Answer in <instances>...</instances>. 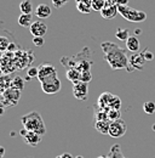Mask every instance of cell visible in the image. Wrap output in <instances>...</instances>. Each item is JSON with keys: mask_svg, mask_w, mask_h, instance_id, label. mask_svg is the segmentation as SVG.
<instances>
[{"mask_svg": "<svg viewBox=\"0 0 155 158\" xmlns=\"http://www.w3.org/2000/svg\"><path fill=\"white\" fill-rule=\"evenodd\" d=\"M102 51L104 60L110 66L112 69L120 71V69H126L127 72H133L135 69L130 64V59L126 54V50L120 48L112 41H103L101 44Z\"/></svg>", "mask_w": 155, "mask_h": 158, "instance_id": "6da1fadb", "label": "cell"}, {"mask_svg": "<svg viewBox=\"0 0 155 158\" xmlns=\"http://www.w3.org/2000/svg\"><path fill=\"white\" fill-rule=\"evenodd\" d=\"M61 63L67 68H77L80 73L91 72L92 60H91V50L89 48H85L81 52L73 57H62Z\"/></svg>", "mask_w": 155, "mask_h": 158, "instance_id": "7a4b0ae2", "label": "cell"}, {"mask_svg": "<svg viewBox=\"0 0 155 158\" xmlns=\"http://www.w3.org/2000/svg\"><path fill=\"white\" fill-rule=\"evenodd\" d=\"M21 122L23 124V128L29 131H34L41 136L46 133V127L42 120V117L37 111H32V112L24 114L21 118Z\"/></svg>", "mask_w": 155, "mask_h": 158, "instance_id": "3957f363", "label": "cell"}, {"mask_svg": "<svg viewBox=\"0 0 155 158\" xmlns=\"http://www.w3.org/2000/svg\"><path fill=\"white\" fill-rule=\"evenodd\" d=\"M119 14L125 19L132 23H141L147 20V14L144 11H139L130 7L129 5H117Z\"/></svg>", "mask_w": 155, "mask_h": 158, "instance_id": "277c9868", "label": "cell"}, {"mask_svg": "<svg viewBox=\"0 0 155 158\" xmlns=\"http://www.w3.org/2000/svg\"><path fill=\"white\" fill-rule=\"evenodd\" d=\"M97 106L104 110H120L121 100L110 93H103L97 101Z\"/></svg>", "mask_w": 155, "mask_h": 158, "instance_id": "5b68a950", "label": "cell"}, {"mask_svg": "<svg viewBox=\"0 0 155 158\" xmlns=\"http://www.w3.org/2000/svg\"><path fill=\"white\" fill-rule=\"evenodd\" d=\"M38 71H39L38 79L40 83L46 81V80H49V79H52V78L58 77L57 71H56L55 66L51 64V63H42L41 66H39L38 67Z\"/></svg>", "mask_w": 155, "mask_h": 158, "instance_id": "8992f818", "label": "cell"}, {"mask_svg": "<svg viewBox=\"0 0 155 158\" xmlns=\"http://www.w3.org/2000/svg\"><path fill=\"white\" fill-rule=\"evenodd\" d=\"M127 131V125L122 119H117L110 122V127H109V135L114 139H119L124 136Z\"/></svg>", "mask_w": 155, "mask_h": 158, "instance_id": "52a82bcc", "label": "cell"}, {"mask_svg": "<svg viewBox=\"0 0 155 158\" xmlns=\"http://www.w3.org/2000/svg\"><path fill=\"white\" fill-rule=\"evenodd\" d=\"M41 84V90L45 93V94H49V95H54V94H57L61 90V80L58 77L52 79H49L46 81H42L40 83Z\"/></svg>", "mask_w": 155, "mask_h": 158, "instance_id": "ba28073f", "label": "cell"}, {"mask_svg": "<svg viewBox=\"0 0 155 158\" xmlns=\"http://www.w3.org/2000/svg\"><path fill=\"white\" fill-rule=\"evenodd\" d=\"M19 134L23 138L24 142L27 145L32 146V147H37L39 143L41 142V135H39V134L34 133V131H29V130H27V129L23 128Z\"/></svg>", "mask_w": 155, "mask_h": 158, "instance_id": "9c48e42d", "label": "cell"}, {"mask_svg": "<svg viewBox=\"0 0 155 158\" xmlns=\"http://www.w3.org/2000/svg\"><path fill=\"white\" fill-rule=\"evenodd\" d=\"M73 95L77 100L80 101H85L89 96V86L87 83L84 81H78L75 84H73Z\"/></svg>", "mask_w": 155, "mask_h": 158, "instance_id": "30bf717a", "label": "cell"}, {"mask_svg": "<svg viewBox=\"0 0 155 158\" xmlns=\"http://www.w3.org/2000/svg\"><path fill=\"white\" fill-rule=\"evenodd\" d=\"M2 96L5 100L6 106H16L21 99V91L14 88H9L2 93Z\"/></svg>", "mask_w": 155, "mask_h": 158, "instance_id": "8fae6325", "label": "cell"}, {"mask_svg": "<svg viewBox=\"0 0 155 158\" xmlns=\"http://www.w3.org/2000/svg\"><path fill=\"white\" fill-rule=\"evenodd\" d=\"M145 63H147V60L144 57V54L143 52H135L130 57V64H131V67L133 69L142 71L144 68Z\"/></svg>", "mask_w": 155, "mask_h": 158, "instance_id": "7c38bea8", "label": "cell"}, {"mask_svg": "<svg viewBox=\"0 0 155 158\" xmlns=\"http://www.w3.org/2000/svg\"><path fill=\"white\" fill-rule=\"evenodd\" d=\"M29 31L33 37H44L47 33V26L41 21H34L29 27Z\"/></svg>", "mask_w": 155, "mask_h": 158, "instance_id": "4fadbf2b", "label": "cell"}, {"mask_svg": "<svg viewBox=\"0 0 155 158\" xmlns=\"http://www.w3.org/2000/svg\"><path fill=\"white\" fill-rule=\"evenodd\" d=\"M119 14L117 11V5H110V4H105V6L103 7V10L101 11V16L104 20H113L116 15Z\"/></svg>", "mask_w": 155, "mask_h": 158, "instance_id": "5bb4252c", "label": "cell"}, {"mask_svg": "<svg viewBox=\"0 0 155 158\" xmlns=\"http://www.w3.org/2000/svg\"><path fill=\"white\" fill-rule=\"evenodd\" d=\"M34 14H35L37 17L44 20V19H49V17L51 16L52 11H51V7H50L49 5H46V4H40V5L37 6Z\"/></svg>", "mask_w": 155, "mask_h": 158, "instance_id": "9a60e30c", "label": "cell"}, {"mask_svg": "<svg viewBox=\"0 0 155 158\" xmlns=\"http://www.w3.org/2000/svg\"><path fill=\"white\" fill-rule=\"evenodd\" d=\"M126 43V48L129 51H131L132 54L139 52V48H141V43L136 35H130V38L125 41Z\"/></svg>", "mask_w": 155, "mask_h": 158, "instance_id": "2e32d148", "label": "cell"}, {"mask_svg": "<svg viewBox=\"0 0 155 158\" xmlns=\"http://www.w3.org/2000/svg\"><path fill=\"white\" fill-rule=\"evenodd\" d=\"M66 77H67L68 80H70L73 84H75L78 81H80L81 73L78 71L77 68H67L66 69Z\"/></svg>", "mask_w": 155, "mask_h": 158, "instance_id": "e0dca14e", "label": "cell"}, {"mask_svg": "<svg viewBox=\"0 0 155 158\" xmlns=\"http://www.w3.org/2000/svg\"><path fill=\"white\" fill-rule=\"evenodd\" d=\"M109 127L110 122L109 120H97L95 123V129L101 134H109Z\"/></svg>", "mask_w": 155, "mask_h": 158, "instance_id": "ac0fdd59", "label": "cell"}, {"mask_svg": "<svg viewBox=\"0 0 155 158\" xmlns=\"http://www.w3.org/2000/svg\"><path fill=\"white\" fill-rule=\"evenodd\" d=\"M33 16L32 14H21L18 17V24L22 27H30L33 23Z\"/></svg>", "mask_w": 155, "mask_h": 158, "instance_id": "d6986e66", "label": "cell"}, {"mask_svg": "<svg viewBox=\"0 0 155 158\" xmlns=\"http://www.w3.org/2000/svg\"><path fill=\"white\" fill-rule=\"evenodd\" d=\"M19 10L22 14H32L33 12V5L30 0H22L19 2Z\"/></svg>", "mask_w": 155, "mask_h": 158, "instance_id": "ffe728a7", "label": "cell"}, {"mask_svg": "<svg viewBox=\"0 0 155 158\" xmlns=\"http://www.w3.org/2000/svg\"><path fill=\"white\" fill-rule=\"evenodd\" d=\"M24 84H26V80L22 78V77L17 76V77H15V78L12 79V81H11V88L22 91V90L24 89Z\"/></svg>", "mask_w": 155, "mask_h": 158, "instance_id": "44dd1931", "label": "cell"}, {"mask_svg": "<svg viewBox=\"0 0 155 158\" xmlns=\"http://www.w3.org/2000/svg\"><path fill=\"white\" fill-rule=\"evenodd\" d=\"M115 37L116 39L121 40V41H126V40L130 38L129 29L127 28H117L115 32Z\"/></svg>", "mask_w": 155, "mask_h": 158, "instance_id": "7402d4cb", "label": "cell"}, {"mask_svg": "<svg viewBox=\"0 0 155 158\" xmlns=\"http://www.w3.org/2000/svg\"><path fill=\"white\" fill-rule=\"evenodd\" d=\"M11 78L5 76V77H1L0 78V93L2 94L5 90H7L9 88H11Z\"/></svg>", "mask_w": 155, "mask_h": 158, "instance_id": "603a6c76", "label": "cell"}, {"mask_svg": "<svg viewBox=\"0 0 155 158\" xmlns=\"http://www.w3.org/2000/svg\"><path fill=\"white\" fill-rule=\"evenodd\" d=\"M109 158H125L121 153V150H120V145H113L112 148H110V152H109Z\"/></svg>", "mask_w": 155, "mask_h": 158, "instance_id": "cb8c5ba5", "label": "cell"}, {"mask_svg": "<svg viewBox=\"0 0 155 158\" xmlns=\"http://www.w3.org/2000/svg\"><path fill=\"white\" fill-rule=\"evenodd\" d=\"M107 114H108V120L109 122L121 119V112H120V110H107Z\"/></svg>", "mask_w": 155, "mask_h": 158, "instance_id": "d4e9b609", "label": "cell"}, {"mask_svg": "<svg viewBox=\"0 0 155 158\" xmlns=\"http://www.w3.org/2000/svg\"><path fill=\"white\" fill-rule=\"evenodd\" d=\"M105 4H107V0H92L91 7H92V10L101 12L103 10V7L105 6Z\"/></svg>", "mask_w": 155, "mask_h": 158, "instance_id": "484cf974", "label": "cell"}, {"mask_svg": "<svg viewBox=\"0 0 155 158\" xmlns=\"http://www.w3.org/2000/svg\"><path fill=\"white\" fill-rule=\"evenodd\" d=\"M77 9L81 14H90V11L92 10L91 5L86 4V2H77Z\"/></svg>", "mask_w": 155, "mask_h": 158, "instance_id": "4316f807", "label": "cell"}, {"mask_svg": "<svg viewBox=\"0 0 155 158\" xmlns=\"http://www.w3.org/2000/svg\"><path fill=\"white\" fill-rule=\"evenodd\" d=\"M143 110L147 114H153L155 112V103L153 101H147L143 105Z\"/></svg>", "mask_w": 155, "mask_h": 158, "instance_id": "83f0119b", "label": "cell"}, {"mask_svg": "<svg viewBox=\"0 0 155 158\" xmlns=\"http://www.w3.org/2000/svg\"><path fill=\"white\" fill-rule=\"evenodd\" d=\"M38 73H39V71H38V67H29L28 68V71H27V81H29L32 78H38Z\"/></svg>", "mask_w": 155, "mask_h": 158, "instance_id": "f1b7e54d", "label": "cell"}, {"mask_svg": "<svg viewBox=\"0 0 155 158\" xmlns=\"http://www.w3.org/2000/svg\"><path fill=\"white\" fill-rule=\"evenodd\" d=\"M44 43H45L44 37H34V39H33V44L35 46H38V48H41L44 45Z\"/></svg>", "mask_w": 155, "mask_h": 158, "instance_id": "f546056e", "label": "cell"}, {"mask_svg": "<svg viewBox=\"0 0 155 158\" xmlns=\"http://www.w3.org/2000/svg\"><path fill=\"white\" fill-rule=\"evenodd\" d=\"M67 2H68V0H52V5H54L56 9L63 7Z\"/></svg>", "mask_w": 155, "mask_h": 158, "instance_id": "4dcf8cb0", "label": "cell"}, {"mask_svg": "<svg viewBox=\"0 0 155 158\" xmlns=\"http://www.w3.org/2000/svg\"><path fill=\"white\" fill-rule=\"evenodd\" d=\"M143 54H144V57H145V60H147V62H148V61H152V60L154 59V54H153L152 51L144 50V51H143Z\"/></svg>", "mask_w": 155, "mask_h": 158, "instance_id": "1f68e13d", "label": "cell"}, {"mask_svg": "<svg viewBox=\"0 0 155 158\" xmlns=\"http://www.w3.org/2000/svg\"><path fill=\"white\" fill-rule=\"evenodd\" d=\"M6 103H5V100H4V96L2 94H0V107H5Z\"/></svg>", "mask_w": 155, "mask_h": 158, "instance_id": "d6a6232c", "label": "cell"}, {"mask_svg": "<svg viewBox=\"0 0 155 158\" xmlns=\"http://www.w3.org/2000/svg\"><path fill=\"white\" fill-rule=\"evenodd\" d=\"M4 156H5V147L0 146V158H4Z\"/></svg>", "mask_w": 155, "mask_h": 158, "instance_id": "836d02e7", "label": "cell"}, {"mask_svg": "<svg viewBox=\"0 0 155 158\" xmlns=\"http://www.w3.org/2000/svg\"><path fill=\"white\" fill-rule=\"evenodd\" d=\"M57 158H73V157H72V155H69V153H63V155L58 156Z\"/></svg>", "mask_w": 155, "mask_h": 158, "instance_id": "e575fe53", "label": "cell"}, {"mask_svg": "<svg viewBox=\"0 0 155 158\" xmlns=\"http://www.w3.org/2000/svg\"><path fill=\"white\" fill-rule=\"evenodd\" d=\"M129 0H117V5H127Z\"/></svg>", "mask_w": 155, "mask_h": 158, "instance_id": "d590c367", "label": "cell"}, {"mask_svg": "<svg viewBox=\"0 0 155 158\" xmlns=\"http://www.w3.org/2000/svg\"><path fill=\"white\" fill-rule=\"evenodd\" d=\"M77 2H86V4H90L91 5V2H92V0H75Z\"/></svg>", "mask_w": 155, "mask_h": 158, "instance_id": "8d00e7d4", "label": "cell"}, {"mask_svg": "<svg viewBox=\"0 0 155 158\" xmlns=\"http://www.w3.org/2000/svg\"><path fill=\"white\" fill-rule=\"evenodd\" d=\"M107 2L110 5H117V0H107Z\"/></svg>", "mask_w": 155, "mask_h": 158, "instance_id": "74e56055", "label": "cell"}, {"mask_svg": "<svg viewBox=\"0 0 155 158\" xmlns=\"http://www.w3.org/2000/svg\"><path fill=\"white\" fill-rule=\"evenodd\" d=\"M4 112H5V107H0V116L4 114Z\"/></svg>", "mask_w": 155, "mask_h": 158, "instance_id": "f35d334b", "label": "cell"}, {"mask_svg": "<svg viewBox=\"0 0 155 158\" xmlns=\"http://www.w3.org/2000/svg\"><path fill=\"white\" fill-rule=\"evenodd\" d=\"M135 33L136 34H141V33H142V31H141V29H136Z\"/></svg>", "mask_w": 155, "mask_h": 158, "instance_id": "ab89813d", "label": "cell"}, {"mask_svg": "<svg viewBox=\"0 0 155 158\" xmlns=\"http://www.w3.org/2000/svg\"><path fill=\"white\" fill-rule=\"evenodd\" d=\"M97 158H109V156H99V157Z\"/></svg>", "mask_w": 155, "mask_h": 158, "instance_id": "60d3db41", "label": "cell"}, {"mask_svg": "<svg viewBox=\"0 0 155 158\" xmlns=\"http://www.w3.org/2000/svg\"><path fill=\"white\" fill-rule=\"evenodd\" d=\"M75 158H84V157H82V156H77Z\"/></svg>", "mask_w": 155, "mask_h": 158, "instance_id": "b9f144b4", "label": "cell"}, {"mask_svg": "<svg viewBox=\"0 0 155 158\" xmlns=\"http://www.w3.org/2000/svg\"><path fill=\"white\" fill-rule=\"evenodd\" d=\"M153 128H154V130H155V124H154V125H153Z\"/></svg>", "mask_w": 155, "mask_h": 158, "instance_id": "7bdbcfd3", "label": "cell"}]
</instances>
